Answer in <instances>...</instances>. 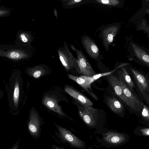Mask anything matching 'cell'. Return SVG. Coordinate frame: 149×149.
<instances>
[{
	"instance_id": "cell-8",
	"label": "cell",
	"mask_w": 149,
	"mask_h": 149,
	"mask_svg": "<svg viewBox=\"0 0 149 149\" xmlns=\"http://www.w3.org/2000/svg\"><path fill=\"white\" fill-rule=\"evenodd\" d=\"M68 77L81 86L85 91L95 100L98 101V98L93 92L91 86V84L94 81L92 77L81 75L76 76L68 74Z\"/></svg>"
},
{
	"instance_id": "cell-19",
	"label": "cell",
	"mask_w": 149,
	"mask_h": 149,
	"mask_svg": "<svg viewBox=\"0 0 149 149\" xmlns=\"http://www.w3.org/2000/svg\"><path fill=\"white\" fill-rule=\"evenodd\" d=\"M132 46L135 56L144 64L149 66L148 54L136 44L132 43Z\"/></svg>"
},
{
	"instance_id": "cell-15",
	"label": "cell",
	"mask_w": 149,
	"mask_h": 149,
	"mask_svg": "<svg viewBox=\"0 0 149 149\" xmlns=\"http://www.w3.org/2000/svg\"><path fill=\"white\" fill-rule=\"evenodd\" d=\"M107 77L116 95L125 104L132 110V105L125 97L122 89L118 82L117 77L112 74L107 76Z\"/></svg>"
},
{
	"instance_id": "cell-23",
	"label": "cell",
	"mask_w": 149,
	"mask_h": 149,
	"mask_svg": "<svg viewBox=\"0 0 149 149\" xmlns=\"http://www.w3.org/2000/svg\"><path fill=\"white\" fill-rule=\"evenodd\" d=\"M96 1L99 3L110 6H115L120 3L118 0H97Z\"/></svg>"
},
{
	"instance_id": "cell-10",
	"label": "cell",
	"mask_w": 149,
	"mask_h": 149,
	"mask_svg": "<svg viewBox=\"0 0 149 149\" xmlns=\"http://www.w3.org/2000/svg\"><path fill=\"white\" fill-rule=\"evenodd\" d=\"M55 125L60 136L64 140L77 148H81L84 146V142L70 131L57 124Z\"/></svg>"
},
{
	"instance_id": "cell-4",
	"label": "cell",
	"mask_w": 149,
	"mask_h": 149,
	"mask_svg": "<svg viewBox=\"0 0 149 149\" xmlns=\"http://www.w3.org/2000/svg\"><path fill=\"white\" fill-rule=\"evenodd\" d=\"M136 84L146 103H149V81L146 75L139 71L131 68Z\"/></svg>"
},
{
	"instance_id": "cell-29",
	"label": "cell",
	"mask_w": 149,
	"mask_h": 149,
	"mask_svg": "<svg viewBox=\"0 0 149 149\" xmlns=\"http://www.w3.org/2000/svg\"><path fill=\"white\" fill-rule=\"evenodd\" d=\"M54 16H55L56 19H57L58 18V13L56 8H54Z\"/></svg>"
},
{
	"instance_id": "cell-9",
	"label": "cell",
	"mask_w": 149,
	"mask_h": 149,
	"mask_svg": "<svg viewBox=\"0 0 149 149\" xmlns=\"http://www.w3.org/2000/svg\"><path fill=\"white\" fill-rule=\"evenodd\" d=\"M41 122L38 113L34 108H32L30 111L28 127L30 133L34 137H38L39 135Z\"/></svg>"
},
{
	"instance_id": "cell-30",
	"label": "cell",
	"mask_w": 149,
	"mask_h": 149,
	"mask_svg": "<svg viewBox=\"0 0 149 149\" xmlns=\"http://www.w3.org/2000/svg\"><path fill=\"white\" fill-rule=\"evenodd\" d=\"M18 142L16 143V144H15L12 149H18Z\"/></svg>"
},
{
	"instance_id": "cell-1",
	"label": "cell",
	"mask_w": 149,
	"mask_h": 149,
	"mask_svg": "<svg viewBox=\"0 0 149 149\" xmlns=\"http://www.w3.org/2000/svg\"><path fill=\"white\" fill-rule=\"evenodd\" d=\"M59 58L63 66L67 72L73 70L80 74V69L76 58L70 51L67 43L63 42L62 47L58 50Z\"/></svg>"
},
{
	"instance_id": "cell-18",
	"label": "cell",
	"mask_w": 149,
	"mask_h": 149,
	"mask_svg": "<svg viewBox=\"0 0 149 149\" xmlns=\"http://www.w3.org/2000/svg\"><path fill=\"white\" fill-rule=\"evenodd\" d=\"M106 102L108 107L114 113L120 114L123 112V105L117 98L114 97H108Z\"/></svg>"
},
{
	"instance_id": "cell-28",
	"label": "cell",
	"mask_w": 149,
	"mask_h": 149,
	"mask_svg": "<svg viewBox=\"0 0 149 149\" xmlns=\"http://www.w3.org/2000/svg\"><path fill=\"white\" fill-rule=\"evenodd\" d=\"M140 131L144 135L148 136L149 135V129L148 128L141 129Z\"/></svg>"
},
{
	"instance_id": "cell-14",
	"label": "cell",
	"mask_w": 149,
	"mask_h": 149,
	"mask_svg": "<svg viewBox=\"0 0 149 149\" xmlns=\"http://www.w3.org/2000/svg\"><path fill=\"white\" fill-rule=\"evenodd\" d=\"M34 38L31 32L20 31L17 33L15 43L17 46L31 49V42L34 40Z\"/></svg>"
},
{
	"instance_id": "cell-31",
	"label": "cell",
	"mask_w": 149,
	"mask_h": 149,
	"mask_svg": "<svg viewBox=\"0 0 149 149\" xmlns=\"http://www.w3.org/2000/svg\"><path fill=\"white\" fill-rule=\"evenodd\" d=\"M54 149H60L58 147H56Z\"/></svg>"
},
{
	"instance_id": "cell-16",
	"label": "cell",
	"mask_w": 149,
	"mask_h": 149,
	"mask_svg": "<svg viewBox=\"0 0 149 149\" xmlns=\"http://www.w3.org/2000/svg\"><path fill=\"white\" fill-rule=\"evenodd\" d=\"M50 71L48 66L44 64L28 68L26 70L27 74L29 76L36 79H39L48 74Z\"/></svg>"
},
{
	"instance_id": "cell-17",
	"label": "cell",
	"mask_w": 149,
	"mask_h": 149,
	"mask_svg": "<svg viewBox=\"0 0 149 149\" xmlns=\"http://www.w3.org/2000/svg\"><path fill=\"white\" fill-rule=\"evenodd\" d=\"M103 138L108 143L115 145L121 144L126 140V137L124 135L112 131L104 134Z\"/></svg>"
},
{
	"instance_id": "cell-22",
	"label": "cell",
	"mask_w": 149,
	"mask_h": 149,
	"mask_svg": "<svg viewBox=\"0 0 149 149\" xmlns=\"http://www.w3.org/2000/svg\"><path fill=\"white\" fill-rule=\"evenodd\" d=\"M19 89L18 79L15 82L13 94V100L14 104L17 107L18 104L19 97Z\"/></svg>"
},
{
	"instance_id": "cell-6",
	"label": "cell",
	"mask_w": 149,
	"mask_h": 149,
	"mask_svg": "<svg viewBox=\"0 0 149 149\" xmlns=\"http://www.w3.org/2000/svg\"><path fill=\"white\" fill-rule=\"evenodd\" d=\"M117 79L118 82L122 89L125 97L132 105V110L136 111H141L144 104L143 103L134 95L120 78L117 77Z\"/></svg>"
},
{
	"instance_id": "cell-11",
	"label": "cell",
	"mask_w": 149,
	"mask_h": 149,
	"mask_svg": "<svg viewBox=\"0 0 149 149\" xmlns=\"http://www.w3.org/2000/svg\"><path fill=\"white\" fill-rule=\"evenodd\" d=\"M64 90L68 94L81 105L86 107L93 106V103L88 98L72 86L66 85L65 86Z\"/></svg>"
},
{
	"instance_id": "cell-26",
	"label": "cell",
	"mask_w": 149,
	"mask_h": 149,
	"mask_svg": "<svg viewBox=\"0 0 149 149\" xmlns=\"http://www.w3.org/2000/svg\"><path fill=\"white\" fill-rule=\"evenodd\" d=\"M139 29L141 30H142L144 31L145 33H147L148 37L149 32V26L147 24L146 20L144 19L142 20Z\"/></svg>"
},
{
	"instance_id": "cell-27",
	"label": "cell",
	"mask_w": 149,
	"mask_h": 149,
	"mask_svg": "<svg viewBox=\"0 0 149 149\" xmlns=\"http://www.w3.org/2000/svg\"><path fill=\"white\" fill-rule=\"evenodd\" d=\"M10 12L9 10L0 9V17L7 16Z\"/></svg>"
},
{
	"instance_id": "cell-3",
	"label": "cell",
	"mask_w": 149,
	"mask_h": 149,
	"mask_svg": "<svg viewBox=\"0 0 149 149\" xmlns=\"http://www.w3.org/2000/svg\"><path fill=\"white\" fill-rule=\"evenodd\" d=\"M72 49L76 54V60L80 69V74L82 75L92 77L96 72L84 54L82 49H79L73 45L70 44Z\"/></svg>"
},
{
	"instance_id": "cell-20",
	"label": "cell",
	"mask_w": 149,
	"mask_h": 149,
	"mask_svg": "<svg viewBox=\"0 0 149 149\" xmlns=\"http://www.w3.org/2000/svg\"><path fill=\"white\" fill-rule=\"evenodd\" d=\"M118 74L119 77L122 80L132 92L134 91L135 86L134 83L125 68L123 67H121L120 70L118 71Z\"/></svg>"
},
{
	"instance_id": "cell-24",
	"label": "cell",
	"mask_w": 149,
	"mask_h": 149,
	"mask_svg": "<svg viewBox=\"0 0 149 149\" xmlns=\"http://www.w3.org/2000/svg\"><path fill=\"white\" fill-rule=\"evenodd\" d=\"M128 64V63H124L122 64L121 65L119 66L118 67H117L116 68H115L113 70L110 71L108 72H107L104 73H102V74H95V75L93 76L92 77L94 81H95L96 79L99 78L100 77H102L107 76L108 75H109L110 74H111L112 73H113L114 71L116 69L118 68L121 67H123L124 66Z\"/></svg>"
},
{
	"instance_id": "cell-7",
	"label": "cell",
	"mask_w": 149,
	"mask_h": 149,
	"mask_svg": "<svg viewBox=\"0 0 149 149\" xmlns=\"http://www.w3.org/2000/svg\"><path fill=\"white\" fill-rule=\"evenodd\" d=\"M58 100L54 95H45L42 100V104L48 109L55 112L58 115L73 120L62 110V108L58 103Z\"/></svg>"
},
{
	"instance_id": "cell-25",
	"label": "cell",
	"mask_w": 149,
	"mask_h": 149,
	"mask_svg": "<svg viewBox=\"0 0 149 149\" xmlns=\"http://www.w3.org/2000/svg\"><path fill=\"white\" fill-rule=\"evenodd\" d=\"M142 115L143 117L148 121L149 120V110L148 108L143 104L142 109Z\"/></svg>"
},
{
	"instance_id": "cell-12",
	"label": "cell",
	"mask_w": 149,
	"mask_h": 149,
	"mask_svg": "<svg viewBox=\"0 0 149 149\" xmlns=\"http://www.w3.org/2000/svg\"><path fill=\"white\" fill-rule=\"evenodd\" d=\"M120 27L119 25H113L104 29L102 33V37L104 46L107 51L109 46L112 43L114 38L116 35Z\"/></svg>"
},
{
	"instance_id": "cell-21",
	"label": "cell",
	"mask_w": 149,
	"mask_h": 149,
	"mask_svg": "<svg viewBox=\"0 0 149 149\" xmlns=\"http://www.w3.org/2000/svg\"><path fill=\"white\" fill-rule=\"evenodd\" d=\"M62 7L65 9H71L77 7L84 3L83 0H61Z\"/></svg>"
},
{
	"instance_id": "cell-2",
	"label": "cell",
	"mask_w": 149,
	"mask_h": 149,
	"mask_svg": "<svg viewBox=\"0 0 149 149\" xmlns=\"http://www.w3.org/2000/svg\"><path fill=\"white\" fill-rule=\"evenodd\" d=\"M30 49L18 46L3 45L0 46V56L14 60L29 58L32 54Z\"/></svg>"
},
{
	"instance_id": "cell-5",
	"label": "cell",
	"mask_w": 149,
	"mask_h": 149,
	"mask_svg": "<svg viewBox=\"0 0 149 149\" xmlns=\"http://www.w3.org/2000/svg\"><path fill=\"white\" fill-rule=\"evenodd\" d=\"M74 103L77 106L79 114L84 122L89 126L95 125L97 121L98 110L92 107L83 106L76 102Z\"/></svg>"
},
{
	"instance_id": "cell-13",
	"label": "cell",
	"mask_w": 149,
	"mask_h": 149,
	"mask_svg": "<svg viewBox=\"0 0 149 149\" xmlns=\"http://www.w3.org/2000/svg\"><path fill=\"white\" fill-rule=\"evenodd\" d=\"M81 41L84 48L91 58L94 59L99 58V49L91 37L86 35L83 36L81 37Z\"/></svg>"
}]
</instances>
